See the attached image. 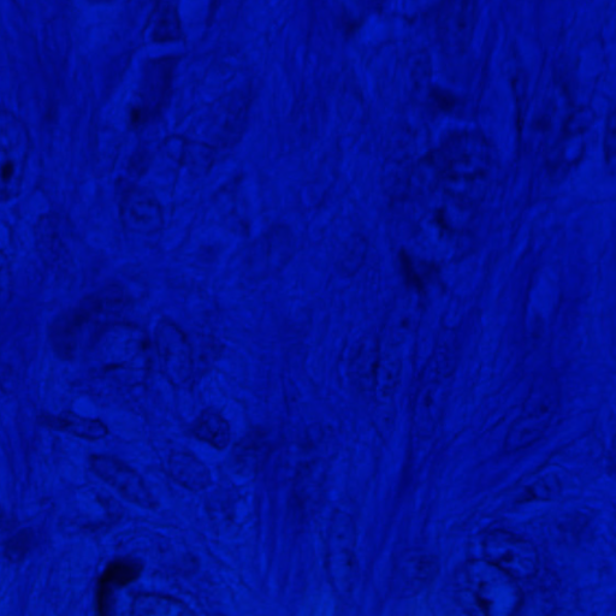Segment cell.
<instances>
[{"instance_id":"cell-1","label":"cell","mask_w":616,"mask_h":616,"mask_svg":"<svg viewBox=\"0 0 616 616\" xmlns=\"http://www.w3.org/2000/svg\"><path fill=\"white\" fill-rule=\"evenodd\" d=\"M493 152L484 136L475 132L449 135L420 165L416 188H440L475 203L493 171Z\"/></svg>"},{"instance_id":"cell-2","label":"cell","mask_w":616,"mask_h":616,"mask_svg":"<svg viewBox=\"0 0 616 616\" xmlns=\"http://www.w3.org/2000/svg\"><path fill=\"white\" fill-rule=\"evenodd\" d=\"M87 366L94 377L105 382L124 388L139 387L151 373V341L134 324L104 325L88 348Z\"/></svg>"},{"instance_id":"cell-3","label":"cell","mask_w":616,"mask_h":616,"mask_svg":"<svg viewBox=\"0 0 616 616\" xmlns=\"http://www.w3.org/2000/svg\"><path fill=\"white\" fill-rule=\"evenodd\" d=\"M455 591L467 616H517L523 604L518 580L484 559L460 568Z\"/></svg>"},{"instance_id":"cell-4","label":"cell","mask_w":616,"mask_h":616,"mask_svg":"<svg viewBox=\"0 0 616 616\" xmlns=\"http://www.w3.org/2000/svg\"><path fill=\"white\" fill-rule=\"evenodd\" d=\"M126 301V295L115 287L104 288L85 296L79 304L53 319L49 328L52 352L61 360H73L86 329L103 317L120 311Z\"/></svg>"},{"instance_id":"cell-5","label":"cell","mask_w":616,"mask_h":616,"mask_svg":"<svg viewBox=\"0 0 616 616\" xmlns=\"http://www.w3.org/2000/svg\"><path fill=\"white\" fill-rule=\"evenodd\" d=\"M454 363L447 349H440L426 366L413 406V434L420 442L431 440L446 408Z\"/></svg>"},{"instance_id":"cell-6","label":"cell","mask_w":616,"mask_h":616,"mask_svg":"<svg viewBox=\"0 0 616 616\" xmlns=\"http://www.w3.org/2000/svg\"><path fill=\"white\" fill-rule=\"evenodd\" d=\"M558 406V385L550 379L537 381L525 402L523 413L508 431L505 441L507 452H519L541 440L552 424Z\"/></svg>"},{"instance_id":"cell-7","label":"cell","mask_w":616,"mask_h":616,"mask_svg":"<svg viewBox=\"0 0 616 616\" xmlns=\"http://www.w3.org/2000/svg\"><path fill=\"white\" fill-rule=\"evenodd\" d=\"M484 560L506 572L515 580L535 577L539 555L533 543L517 533L506 530L490 531L483 539Z\"/></svg>"},{"instance_id":"cell-8","label":"cell","mask_w":616,"mask_h":616,"mask_svg":"<svg viewBox=\"0 0 616 616\" xmlns=\"http://www.w3.org/2000/svg\"><path fill=\"white\" fill-rule=\"evenodd\" d=\"M0 144H2V199H14L21 191L23 176L31 148V138L25 124L10 111L3 110L0 118Z\"/></svg>"},{"instance_id":"cell-9","label":"cell","mask_w":616,"mask_h":616,"mask_svg":"<svg viewBox=\"0 0 616 616\" xmlns=\"http://www.w3.org/2000/svg\"><path fill=\"white\" fill-rule=\"evenodd\" d=\"M175 65L176 58L162 57L148 61L142 69L139 88L129 114L134 127L144 126L162 111L170 96Z\"/></svg>"},{"instance_id":"cell-10","label":"cell","mask_w":616,"mask_h":616,"mask_svg":"<svg viewBox=\"0 0 616 616\" xmlns=\"http://www.w3.org/2000/svg\"><path fill=\"white\" fill-rule=\"evenodd\" d=\"M159 365L168 381L182 387L191 382L194 372L193 347L185 331L170 319H159L154 329Z\"/></svg>"},{"instance_id":"cell-11","label":"cell","mask_w":616,"mask_h":616,"mask_svg":"<svg viewBox=\"0 0 616 616\" xmlns=\"http://www.w3.org/2000/svg\"><path fill=\"white\" fill-rule=\"evenodd\" d=\"M355 527L347 514H336L331 524L327 548V566L331 582L340 594L351 592L357 558H355Z\"/></svg>"},{"instance_id":"cell-12","label":"cell","mask_w":616,"mask_h":616,"mask_svg":"<svg viewBox=\"0 0 616 616\" xmlns=\"http://www.w3.org/2000/svg\"><path fill=\"white\" fill-rule=\"evenodd\" d=\"M90 467L94 475L114 488L123 499L134 505L153 509L157 503L138 471L110 455H92Z\"/></svg>"},{"instance_id":"cell-13","label":"cell","mask_w":616,"mask_h":616,"mask_svg":"<svg viewBox=\"0 0 616 616\" xmlns=\"http://www.w3.org/2000/svg\"><path fill=\"white\" fill-rule=\"evenodd\" d=\"M476 4L471 2H449L441 5L437 13V33L441 43L448 50L466 49L476 26Z\"/></svg>"},{"instance_id":"cell-14","label":"cell","mask_w":616,"mask_h":616,"mask_svg":"<svg viewBox=\"0 0 616 616\" xmlns=\"http://www.w3.org/2000/svg\"><path fill=\"white\" fill-rule=\"evenodd\" d=\"M120 210L123 224L136 233H154L163 227V212L153 194L136 186L124 187Z\"/></svg>"},{"instance_id":"cell-15","label":"cell","mask_w":616,"mask_h":616,"mask_svg":"<svg viewBox=\"0 0 616 616\" xmlns=\"http://www.w3.org/2000/svg\"><path fill=\"white\" fill-rule=\"evenodd\" d=\"M142 566L133 559H118L106 568L98 583L97 610L99 616H111L115 595L124 586L140 577Z\"/></svg>"},{"instance_id":"cell-16","label":"cell","mask_w":616,"mask_h":616,"mask_svg":"<svg viewBox=\"0 0 616 616\" xmlns=\"http://www.w3.org/2000/svg\"><path fill=\"white\" fill-rule=\"evenodd\" d=\"M38 422L46 429L64 432L87 441L103 440L109 435L108 425L102 420L80 416L74 412L65 411L59 414H41Z\"/></svg>"},{"instance_id":"cell-17","label":"cell","mask_w":616,"mask_h":616,"mask_svg":"<svg viewBox=\"0 0 616 616\" xmlns=\"http://www.w3.org/2000/svg\"><path fill=\"white\" fill-rule=\"evenodd\" d=\"M168 472L176 483L192 491L207 489L212 484L209 467L197 456L189 452H171L168 459Z\"/></svg>"},{"instance_id":"cell-18","label":"cell","mask_w":616,"mask_h":616,"mask_svg":"<svg viewBox=\"0 0 616 616\" xmlns=\"http://www.w3.org/2000/svg\"><path fill=\"white\" fill-rule=\"evenodd\" d=\"M192 432L197 440L209 446L224 450L231 441V429L228 420L216 408H206L201 412L192 426Z\"/></svg>"},{"instance_id":"cell-19","label":"cell","mask_w":616,"mask_h":616,"mask_svg":"<svg viewBox=\"0 0 616 616\" xmlns=\"http://www.w3.org/2000/svg\"><path fill=\"white\" fill-rule=\"evenodd\" d=\"M130 616H195V614L185 603L176 598L157 594H141L136 596Z\"/></svg>"},{"instance_id":"cell-20","label":"cell","mask_w":616,"mask_h":616,"mask_svg":"<svg viewBox=\"0 0 616 616\" xmlns=\"http://www.w3.org/2000/svg\"><path fill=\"white\" fill-rule=\"evenodd\" d=\"M150 34L153 41L181 40L183 37L179 13L174 3H158L150 21Z\"/></svg>"},{"instance_id":"cell-21","label":"cell","mask_w":616,"mask_h":616,"mask_svg":"<svg viewBox=\"0 0 616 616\" xmlns=\"http://www.w3.org/2000/svg\"><path fill=\"white\" fill-rule=\"evenodd\" d=\"M268 438L260 431L250 432L234 449V461L242 469H256L268 454Z\"/></svg>"},{"instance_id":"cell-22","label":"cell","mask_w":616,"mask_h":616,"mask_svg":"<svg viewBox=\"0 0 616 616\" xmlns=\"http://www.w3.org/2000/svg\"><path fill=\"white\" fill-rule=\"evenodd\" d=\"M604 151L609 161H616V106L610 111L604 134Z\"/></svg>"},{"instance_id":"cell-23","label":"cell","mask_w":616,"mask_h":616,"mask_svg":"<svg viewBox=\"0 0 616 616\" xmlns=\"http://www.w3.org/2000/svg\"><path fill=\"white\" fill-rule=\"evenodd\" d=\"M609 465L616 471V434L614 435L612 446L609 450Z\"/></svg>"}]
</instances>
